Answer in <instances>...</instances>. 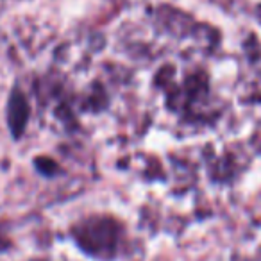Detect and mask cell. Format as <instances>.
<instances>
[{"label":"cell","mask_w":261,"mask_h":261,"mask_svg":"<svg viewBox=\"0 0 261 261\" xmlns=\"http://www.w3.org/2000/svg\"><path fill=\"white\" fill-rule=\"evenodd\" d=\"M257 15L261 16V6H257Z\"/></svg>","instance_id":"cell-1"}]
</instances>
